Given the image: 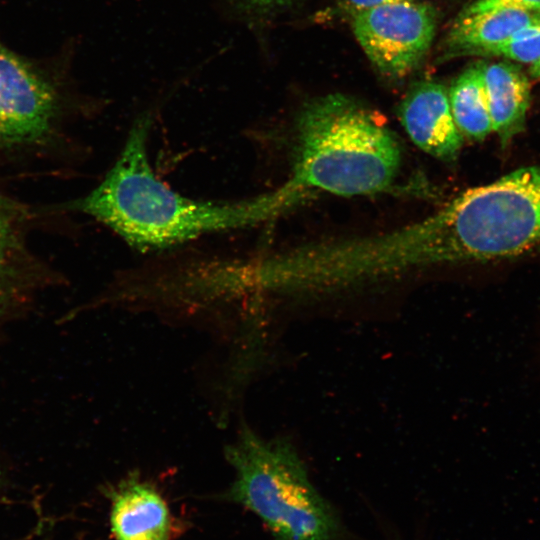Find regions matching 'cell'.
<instances>
[{
    "mask_svg": "<svg viewBox=\"0 0 540 540\" xmlns=\"http://www.w3.org/2000/svg\"><path fill=\"white\" fill-rule=\"evenodd\" d=\"M150 127L148 115L138 118L103 181L72 204L73 209L103 223L131 247L155 251L203 235L250 228L296 206L282 186L233 202L196 200L180 194L159 179L150 164Z\"/></svg>",
    "mask_w": 540,
    "mask_h": 540,
    "instance_id": "cell-1",
    "label": "cell"
},
{
    "mask_svg": "<svg viewBox=\"0 0 540 540\" xmlns=\"http://www.w3.org/2000/svg\"><path fill=\"white\" fill-rule=\"evenodd\" d=\"M296 136L295 162L284 184L300 201L317 192H383L398 174L397 138L351 97L331 94L305 105Z\"/></svg>",
    "mask_w": 540,
    "mask_h": 540,
    "instance_id": "cell-2",
    "label": "cell"
},
{
    "mask_svg": "<svg viewBox=\"0 0 540 540\" xmlns=\"http://www.w3.org/2000/svg\"><path fill=\"white\" fill-rule=\"evenodd\" d=\"M224 453L235 471L224 499L253 512L275 540L341 539L339 517L288 442L263 440L243 426Z\"/></svg>",
    "mask_w": 540,
    "mask_h": 540,
    "instance_id": "cell-3",
    "label": "cell"
},
{
    "mask_svg": "<svg viewBox=\"0 0 540 540\" xmlns=\"http://www.w3.org/2000/svg\"><path fill=\"white\" fill-rule=\"evenodd\" d=\"M466 192L476 220L480 261L540 248V166L519 168Z\"/></svg>",
    "mask_w": 540,
    "mask_h": 540,
    "instance_id": "cell-4",
    "label": "cell"
},
{
    "mask_svg": "<svg viewBox=\"0 0 540 540\" xmlns=\"http://www.w3.org/2000/svg\"><path fill=\"white\" fill-rule=\"evenodd\" d=\"M352 27L376 68L399 78L415 69L429 50L436 13L425 3L395 1L355 11Z\"/></svg>",
    "mask_w": 540,
    "mask_h": 540,
    "instance_id": "cell-5",
    "label": "cell"
},
{
    "mask_svg": "<svg viewBox=\"0 0 540 540\" xmlns=\"http://www.w3.org/2000/svg\"><path fill=\"white\" fill-rule=\"evenodd\" d=\"M55 111L49 82L0 43V147L39 140Z\"/></svg>",
    "mask_w": 540,
    "mask_h": 540,
    "instance_id": "cell-6",
    "label": "cell"
},
{
    "mask_svg": "<svg viewBox=\"0 0 540 540\" xmlns=\"http://www.w3.org/2000/svg\"><path fill=\"white\" fill-rule=\"evenodd\" d=\"M400 121L412 142L440 160L454 161L463 136L454 121L446 88L437 82L416 84L400 106Z\"/></svg>",
    "mask_w": 540,
    "mask_h": 540,
    "instance_id": "cell-7",
    "label": "cell"
},
{
    "mask_svg": "<svg viewBox=\"0 0 540 540\" xmlns=\"http://www.w3.org/2000/svg\"><path fill=\"white\" fill-rule=\"evenodd\" d=\"M110 497V524L116 540L170 539L172 515L153 485L130 476L111 491Z\"/></svg>",
    "mask_w": 540,
    "mask_h": 540,
    "instance_id": "cell-8",
    "label": "cell"
},
{
    "mask_svg": "<svg viewBox=\"0 0 540 540\" xmlns=\"http://www.w3.org/2000/svg\"><path fill=\"white\" fill-rule=\"evenodd\" d=\"M492 132L508 144L524 128L530 104V84L526 75L507 62L483 65Z\"/></svg>",
    "mask_w": 540,
    "mask_h": 540,
    "instance_id": "cell-9",
    "label": "cell"
},
{
    "mask_svg": "<svg viewBox=\"0 0 540 540\" xmlns=\"http://www.w3.org/2000/svg\"><path fill=\"white\" fill-rule=\"evenodd\" d=\"M539 19L540 13L511 8L461 14L447 38L449 54H485Z\"/></svg>",
    "mask_w": 540,
    "mask_h": 540,
    "instance_id": "cell-10",
    "label": "cell"
},
{
    "mask_svg": "<svg viewBox=\"0 0 540 540\" xmlns=\"http://www.w3.org/2000/svg\"><path fill=\"white\" fill-rule=\"evenodd\" d=\"M482 69V63L467 68L453 82L448 92L457 128L463 137L474 141H481L492 132Z\"/></svg>",
    "mask_w": 540,
    "mask_h": 540,
    "instance_id": "cell-11",
    "label": "cell"
},
{
    "mask_svg": "<svg viewBox=\"0 0 540 540\" xmlns=\"http://www.w3.org/2000/svg\"><path fill=\"white\" fill-rule=\"evenodd\" d=\"M485 55L533 64L540 59V19L525 26L505 43L488 50Z\"/></svg>",
    "mask_w": 540,
    "mask_h": 540,
    "instance_id": "cell-12",
    "label": "cell"
},
{
    "mask_svg": "<svg viewBox=\"0 0 540 540\" xmlns=\"http://www.w3.org/2000/svg\"><path fill=\"white\" fill-rule=\"evenodd\" d=\"M13 230L8 211L0 209V316L9 306L12 293L10 255L13 246Z\"/></svg>",
    "mask_w": 540,
    "mask_h": 540,
    "instance_id": "cell-13",
    "label": "cell"
},
{
    "mask_svg": "<svg viewBox=\"0 0 540 540\" xmlns=\"http://www.w3.org/2000/svg\"><path fill=\"white\" fill-rule=\"evenodd\" d=\"M503 8L540 13V0H477L462 14H477Z\"/></svg>",
    "mask_w": 540,
    "mask_h": 540,
    "instance_id": "cell-14",
    "label": "cell"
},
{
    "mask_svg": "<svg viewBox=\"0 0 540 540\" xmlns=\"http://www.w3.org/2000/svg\"><path fill=\"white\" fill-rule=\"evenodd\" d=\"M355 11L371 8L384 3L402 1V0H346Z\"/></svg>",
    "mask_w": 540,
    "mask_h": 540,
    "instance_id": "cell-15",
    "label": "cell"
},
{
    "mask_svg": "<svg viewBox=\"0 0 540 540\" xmlns=\"http://www.w3.org/2000/svg\"><path fill=\"white\" fill-rule=\"evenodd\" d=\"M250 6L258 9H268L276 6H281L291 2L292 0H245Z\"/></svg>",
    "mask_w": 540,
    "mask_h": 540,
    "instance_id": "cell-16",
    "label": "cell"
},
{
    "mask_svg": "<svg viewBox=\"0 0 540 540\" xmlns=\"http://www.w3.org/2000/svg\"><path fill=\"white\" fill-rule=\"evenodd\" d=\"M530 74L537 79H540V59L530 66Z\"/></svg>",
    "mask_w": 540,
    "mask_h": 540,
    "instance_id": "cell-17",
    "label": "cell"
},
{
    "mask_svg": "<svg viewBox=\"0 0 540 540\" xmlns=\"http://www.w3.org/2000/svg\"><path fill=\"white\" fill-rule=\"evenodd\" d=\"M2 207H3V206H2L1 203H0V209H1Z\"/></svg>",
    "mask_w": 540,
    "mask_h": 540,
    "instance_id": "cell-18",
    "label": "cell"
}]
</instances>
